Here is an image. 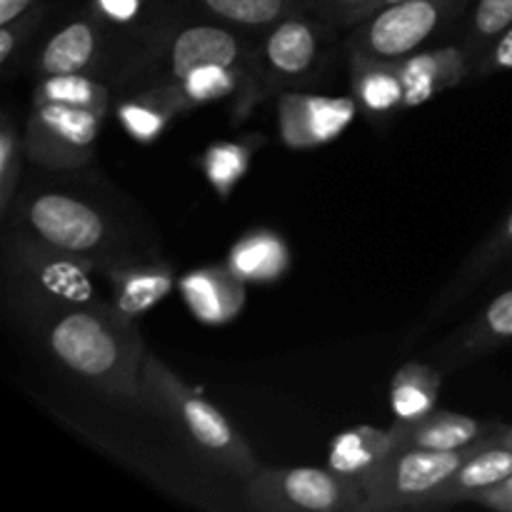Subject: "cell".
<instances>
[{
  "label": "cell",
  "instance_id": "cell-23",
  "mask_svg": "<svg viewBox=\"0 0 512 512\" xmlns=\"http://www.w3.org/2000/svg\"><path fill=\"white\" fill-rule=\"evenodd\" d=\"M398 448L393 438V430L378 428H353L340 433L330 448V468L338 473L350 475L355 480H363L373 473L393 450Z\"/></svg>",
  "mask_w": 512,
  "mask_h": 512
},
{
  "label": "cell",
  "instance_id": "cell-10",
  "mask_svg": "<svg viewBox=\"0 0 512 512\" xmlns=\"http://www.w3.org/2000/svg\"><path fill=\"white\" fill-rule=\"evenodd\" d=\"M165 65V78L160 83H175L190 70L205 65H225V68L250 70L248 50L238 35L220 25H188L165 40L160 53Z\"/></svg>",
  "mask_w": 512,
  "mask_h": 512
},
{
  "label": "cell",
  "instance_id": "cell-29",
  "mask_svg": "<svg viewBox=\"0 0 512 512\" xmlns=\"http://www.w3.org/2000/svg\"><path fill=\"white\" fill-rule=\"evenodd\" d=\"M23 155V135L15 130L10 115H3V123H0V218L3 220L10 218L13 203L18 198Z\"/></svg>",
  "mask_w": 512,
  "mask_h": 512
},
{
  "label": "cell",
  "instance_id": "cell-25",
  "mask_svg": "<svg viewBox=\"0 0 512 512\" xmlns=\"http://www.w3.org/2000/svg\"><path fill=\"white\" fill-rule=\"evenodd\" d=\"M33 103H58L105 115L110 105V90L85 73L43 75L33 88Z\"/></svg>",
  "mask_w": 512,
  "mask_h": 512
},
{
  "label": "cell",
  "instance_id": "cell-34",
  "mask_svg": "<svg viewBox=\"0 0 512 512\" xmlns=\"http://www.w3.org/2000/svg\"><path fill=\"white\" fill-rule=\"evenodd\" d=\"M395 3H403V0H365V3L355 10V13H350L348 18L343 20V25H350V28H353V25L360 23V20L370 18V15L378 13V10L388 8V5H395Z\"/></svg>",
  "mask_w": 512,
  "mask_h": 512
},
{
  "label": "cell",
  "instance_id": "cell-18",
  "mask_svg": "<svg viewBox=\"0 0 512 512\" xmlns=\"http://www.w3.org/2000/svg\"><path fill=\"white\" fill-rule=\"evenodd\" d=\"M503 425L483 423L470 415L453 413V410H438L413 420V423H395L393 438L403 448H423V450H460L480 443L488 435L498 433Z\"/></svg>",
  "mask_w": 512,
  "mask_h": 512
},
{
  "label": "cell",
  "instance_id": "cell-12",
  "mask_svg": "<svg viewBox=\"0 0 512 512\" xmlns=\"http://www.w3.org/2000/svg\"><path fill=\"white\" fill-rule=\"evenodd\" d=\"M512 340V290H505L498 298L490 300L483 308V313L475 315L470 323L455 335H450L438 350V368L443 373H453V370L463 368V365L473 363V360L483 358V355L493 353L500 345Z\"/></svg>",
  "mask_w": 512,
  "mask_h": 512
},
{
  "label": "cell",
  "instance_id": "cell-2",
  "mask_svg": "<svg viewBox=\"0 0 512 512\" xmlns=\"http://www.w3.org/2000/svg\"><path fill=\"white\" fill-rule=\"evenodd\" d=\"M143 410L168 420L195 450L235 478L248 480L258 470L253 450L228 418L153 353H145L143 363Z\"/></svg>",
  "mask_w": 512,
  "mask_h": 512
},
{
  "label": "cell",
  "instance_id": "cell-26",
  "mask_svg": "<svg viewBox=\"0 0 512 512\" xmlns=\"http://www.w3.org/2000/svg\"><path fill=\"white\" fill-rule=\"evenodd\" d=\"M200 5L238 28H273L295 13V0H200Z\"/></svg>",
  "mask_w": 512,
  "mask_h": 512
},
{
  "label": "cell",
  "instance_id": "cell-15",
  "mask_svg": "<svg viewBox=\"0 0 512 512\" xmlns=\"http://www.w3.org/2000/svg\"><path fill=\"white\" fill-rule=\"evenodd\" d=\"M503 430V428H500ZM498 433L488 435L480 448L435 490L425 508H445V505L473 503L480 493L498 485L512 475V448L500 440Z\"/></svg>",
  "mask_w": 512,
  "mask_h": 512
},
{
  "label": "cell",
  "instance_id": "cell-7",
  "mask_svg": "<svg viewBox=\"0 0 512 512\" xmlns=\"http://www.w3.org/2000/svg\"><path fill=\"white\" fill-rule=\"evenodd\" d=\"M105 115L58 103H33L23 133L25 155L45 170H80L93 163Z\"/></svg>",
  "mask_w": 512,
  "mask_h": 512
},
{
  "label": "cell",
  "instance_id": "cell-32",
  "mask_svg": "<svg viewBox=\"0 0 512 512\" xmlns=\"http://www.w3.org/2000/svg\"><path fill=\"white\" fill-rule=\"evenodd\" d=\"M100 15L113 23H130L133 18H138L140 8H143V0H95Z\"/></svg>",
  "mask_w": 512,
  "mask_h": 512
},
{
  "label": "cell",
  "instance_id": "cell-1",
  "mask_svg": "<svg viewBox=\"0 0 512 512\" xmlns=\"http://www.w3.org/2000/svg\"><path fill=\"white\" fill-rule=\"evenodd\" d=\"M30 325L65 370L105 398L143 408L145 345L135 320L110 300L58 303L28 313Z\"/></svg>",
  "mask_w": 512,
  "mask_h": 512
},
{
  "label": "cell",
  "instance_id": "cell-9",
  "mask_svg": "<svg viewBox=\"0 0 512 512\" xmlns=\"http://www.w3.org/2000/svg\"><path fill=\"white\" fill-rule=\"evenodd\" d=\"M358 113V100L340 95L283 93L278 100L280 138L293 150H315L340 138Z\"/></svg>",
  "mask_w": 512,
  "mask_h": 512
},
{
  "label": "cell",
  "instance_id": "cell-17",
  "mask_svg": "<svg viewBox=\"0 0 512 512\" xmlns=\"http://www.w3.org/2000/svg\"><path fill=\"white\" fill-rule=\"evenodd\" d=\"M180 295L200 323L220 325L243 310L245 280H240L228 265H208L180 278Z\"/></svg>",
  "mask_w": 512,
  "mask_h": 512
},
{
  "label": "cell",
  "instance_id": "cell-14",
  "mask_svg": "<svg viewBox=\"0 0 512 512\" xmlns=\"http://www.w3.org/2000/svg\"><path fill=\"white\" fill-rule=\"evenodd\" d=\"M510 258H512V210L503 220H500L498 225H495L493 230H490L488 238L473 250V255L460 265L458 273L453 275V280L445 285L443 293H440L438 298H435V303L430 305L428 315H425L423 323L418 325L413 338L415 335H420V330L430 328V325L438 323L440 318H445L455 305H460L470 293H473L475 285L483 283V280L488 278L498 265H503L505 260Z\"/></svg>",
  "mask_w": 512,
  "mask_h": 512
},
{
  "label": "cell",
  "instance_id": "cell-22",
  "mask_svg": "<svg viewBox=\"0 0 512 512\" xmlns=\"http://www.w3.org/2000/svg\"><path fill=\"white\" fill-rule=\"evenodd\" d=\"M445 373L428 363H405L390 383V405L395 423H413L438 408V395L443 388Z\"/></svg>",
  "mask_w": 512,
  "mask_h": 512
},
{
  "label": "cell",
  "instance_id": "cell-28",
  "mask_svg": "<svg viewBox=\"0 0 512 512\" xmlns=\"http://www.w3.org/2000/svg\"><path fill=\"white\" fill-rule=\"evenodd\" d=\"M512 25V0H478L470 15L463 48L470 60H478Z\"/></svg>",
  "mask_w": 512,
  "mask_h": 512
},
{
  "label": "cell",
  "instance_id": "cell-5",
  "mask_svg": "<svg viewBox=\"0 0 512 512\" xmlns=\"http://www.w3.org/2000/svg\"><path fill=\"white\" fill-rule=\"evenodd\" d=\"M480 443L460 450H423L398 445L373 473L360 480L365 490V512L425 508L430 495L480 448Z\"/></svg>",
  "mask_w": 512,
  "mask_h": 512
},
{
  "label": "cell",
  "instance_id": "cell-19",
  "mask_svg": "<svg viewBox=\"0 0 512 512\" xmlns=\"http://www.w3.org/2000/svg\"><path fill=\"white\" fill-rule=\"evenodd\" d=\"M350 85L358 108L370 118L405 110V90L398 60H380L350 53Z\"/></svg>",
  "mask_w": 512,
  "mask_h": 512
},
{
  "label": "cell",
  "instance_id": "cell-30",
  "mask_svg": "<svg viewBox=\"0 0 512 512\" xmlns=\"http://www.w3.org/2000/svg\"><path fill=\"white\" fill-rule=\"evenodd\" d=\"M43 15H45V5L40 3L35 5V8H30L28 13L10 20V23H0V65H3L5 73L10 70V60L18 55L20 45L33 35V30L38 28Z\"/></svg>",
  "mask_w": 512,
  "mask_h": 512
},
{
  "label": "cell",
  "instance_id": "cell-3",
  "mask_svg": "<svg viewBox=\"0 0 512 512\" xmlns=\"http://www.w3.org/2000/svg\"><path fill=\"white\" fill-rule=\"evenodd\" d=\"M5 270L10 293L25 315L48 305L88 303L98 298L93 285V258L50 248L25 230L8 240Z\"/></svg>",
  "mask_w": 512,
  "mask_h": 512
},
{
  "label": "cell",
  "instance_id": "cell-37",
  "mask_svg": "<svg viewBox=\"0 0 512 512\" xmlns=\"http://www.w3.org/2000/svg\"><path fill=\"white\" fill-rule=\"evenodd\" d=\"M500 440H503L508 448H512V425H503V430H500Z\"/></svg>",
  "mask_w": 512,
  "mask_h": 512
},
{
  "label": "cell",
  "instance_id": "cell-36",
  "mask_svg": "<svg viewBox=\"0 0 512 512\" xmlns=\"http://www.w3.org/2000/svg\"><path fill=\"white\" fill-rule=\"evenodd\" d=\"M323 3H325V10H328V13L343 25V20L348 18L350 13H355L365 0H323Z\"/></svg>",
  "mask_w": 512,
  "mask_h": 512
},
{
  "label": "cell",
  "instance_id": "cell-27",
  "mask_svg": "<svg viewBox=\"0 0 512 512\" xmlns=\"http://www.w3.org/2000/svg\"><path fill=\"white\" fill-rule=\"evenodd\" d=\"M255 140H240V143H215L205 150L203 173L208 183L213 185L215 193L220 198H230L235 185L243 180L245 170H248L250 158H253Z\"/></svg>",
  "mask_w": 512,
  "mask_h": 512
},
{
  "label": "cell",
  "instance_id": "cell-11",
  "mask_svg": "<svg viewBox=\"0 0 512 512\" xmlns=\"http://www.w3.org/2000/svg\"><path fill=\"white\" fill-rule=\"evenodd\" d=\"M100 273L110 288V303L130 320L143 318L160 300L170 295L175 285L173 268L165 263L145 260H103Z\"/></svg>",
  "mask_w": 512,
  "mask_h": 512
},
{
  "label": "cell",
  "instance_id": "cell-31",
  "mask_svg": "<svg viewBox=\"0 0 512 512\" xmlns=\"http://www.w3.org/2000/svg\"><path fill=\"white\" fill-rule=\"evenodd\" d=\"M500 73H512V25L475 60L470 78L480 80Z\"/></svg>",
  "mask_w": 512,
  "mask_h": 512
},
{
  "label": "cell",
  "instance_id": "cell-24",
  "mask_svg": "<svg viewBox=\"0 0 512 512\" xmlns=\"http://www.w3.org/2000/svg\"><path fill=\"white\" fill-rule=\"evenodd\" d=\"M180 105L170 95L163 83H153L150 88L130 93L123 103L118 105V120L130 138L138 143H153L163 135L170 120L180 115Z\"/></svg>",
  "mask_w": 512,
  "mask_h": 512
},
{
  "label": "cell",
  "instance_id": "cell-35",
  "mask_svg": "<svg viewBox=\"0 0 512 512\" xmlns=\"http://www.w3.org/2000/svg\"><path fill=\"white\" fill-rule=\"evenodd\" d=\"M35 5H40V0H0V23H10Z\"/></svg>",
  "mask_w": 512,
  "mask_h": 512
},
{
  "label": "cell",
  "instance_id": "cell-8",
  "mask_svg": "<svg viewBox=\"0 0 512 512\" xmlns=\"http://www.w3.org/2000/svg\"><path fill=\"white\" fill-rule=\"evenodd\" d=\"M18 218L23 220L25 233L35 240L83 258L105 253L113 238L108 220L98 208L58 190L30 195L18 210Z\"/></svg>",
  "mask_w": 512,
  "mask_h": 512
},
{
  "label": "cell",
  "instance_id": "cell-16",
  "mask_svg": "<svg viewBox=\"0 0 512 512\" xmlns=\"http://www.w3.org/2000/svg\"><path fill=\"white\" fill-rule=\"evenodd\" d=\"M260 55L270 83H298L308 78L318 63L320 35L313 23L298 15H288L265 35Z\"/></svg>",
  "mask_w": 512,
  "mask_h": 512
},
{
  "label": "cell",
  "instance_id": "cell-21",
  "mask_svg": "<svg viewBox=\"0 0 512 512\" xmlns=\"http://www.w3.org/2000/svg\"><path fill=\"white\" fill-rule=\"evenodd\" d=\"M225 265L245 283H273L288 273L290 250L273 230H250L233 245Z\"/></svg>",
  "mask_w": 512,
  "mask_h": 512
},
{
  "label": "cell",
  "instance_id": "cell-13",
  "mask_svg": "<svg viewBox=\"0 0 512 512\" xmlns=\"http://www.w3.org/2000/svg\"><path fill=\"white\" fill-rule=\"evenodd\" d=\"M398 70L405 90V110H410L470 78L473 60L463 45H443L398 60Z\"/></svg>",
  "mask_w": 512,
  "mask_h": 512
},
{
  "label": "cell",
  "instance_id": "cell-20",
  "mask_svg": "<svg viewBox=\"0 0 512 512\" xmlns=\"http://www.w3.org/2000/svg\"><path fill=\"white\" fill-rule=\"evenodd\" d=\"M100 55V30L93 20L78 18L58 30L35 60L38 75L88 73Z\"/></svg>",
  "mask_w": 512,
  "mask_h": 512
},
{
  "label": "cell",
  "instance_id": "cell-33",
  "mask_svg": "<svg viewBox=\"0 0 512 512\" xmlns=\"http://www.w3.org/2000/svg\"><path fill=\"white\" fill-rule=\"evenodd\" d=\"M473 503L483 505V508H490V510L512 512V475L510 478L500 480L498 485L488 488L485 493H480Z\"/></svg>",
  "mask_w": 512,
  "mask_h": 512
},
{
  "label": "cell",
  "instance_id": "cell-4",
  "mask_svg": "<svg viewBox=\"0 0 512 512\" xmlns=\"http://www.w3.org/2000/svg\"><path fill=\"white\" fill-rule=\"evenodd\" d=\"M245 500L260 512H365L360 480L333 468H258Z\"/></svg>",
  "mask_w": 512,
  "mask_h": 512
},
{
  "label": "cell",
  "instance_id": "cell-6",
  "mask_svg": "<svg viewBox=\"0 0 512 512\" xmlns=\"http://www.w3.org/2000/svg\"><path fill=\"white\" fill-rule=\"evenodd\" d=\"M468 0H403L353 25L348 53L403 60L418 53L438 30L465 13Z\"/></svg>",
  "mask_w": 512,
  "mask_h": 512
}]
</instances>
